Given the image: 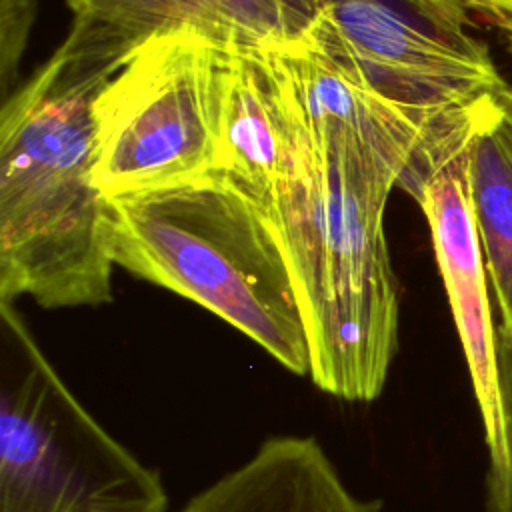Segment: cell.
<instances>
[{
	"label": "cell",
	"instance_id": "cell-1",
	"mask_svg": "<svg viewBox=\"0 0 512 512\" xmlns=\"http://www.w3.org/2000/svg\"><path fill=\"white\" fill-rule=\"evenodd\" d=\"M130 48L76 20L2 108L0 298L42 308L112 300V212L94 184L92 104Z\"/></svg>",
	"mask_w": 512,
	"mask_h": 512
},
{
	"label": "cell",
	"instance_id": "cell-2",
	"mask_svg": "<svg viewBox=\"0 0 512 512\" xmlns=\"http://www.w3.org/2000/svg\"><path fill=\"white\" fill-rule=\"evenodd\" d=\"M392 188L356 152L326 146L264 210L292 276L308 376L344 402H374L398 352V280L384 232Z\"/></svg>",
	"mask_w": 512,
	"mask_h": 512
},
{
	"label": "cell",
	"instance_id": "cell-3",
	"mask_svg": "<svg viewBox=\"0 0 512 512\" xmlns=\"http://www.w3.org/2000/svg\"><path fill=\"white\" fill-rule=\"evenodd\" d=\"M114 264L214 312L296 376L310 374L292 276L268 214L228 180L110 202Z\"/></svg>",
	"mask_w": 512,
	"mask_h": 512
},
{
	"label": "cell",
	"instance_id": "cell-4",
	"mask_svg": "<svg viewBox=\"0 0 512 512\" xmlns=\"http://www.w3.org/2000/svg\"><path fill=\"white\" fill-rule=\"evenodd\" d=\"M158 470L72 394L12 304H2L0 512H166Z\"/></svg>",
	"mask_w": 512,
	"mask_h": 512
},
{
	"label": "cell",
	"instance_id": "cell-5",
	"mask_svg": "<svg viewBox=\"0 0 512 512\" xmlns=\"http://www.w3.org/2000/svg\"><path fill=\"white\" fill-rule=\"evenodd\" d=\"M452 0H320L302 40L354 82L438 126H464L506 86Z\"/></svg>",
	"mask_w": 512,
	"mask_h": 512
},
{
	"label": "cell",
	"instance_id": "cell-6",
	"mask_svg": "<svg viewBox=\"0 0 512 512\" xmlns=\"http://www.w3.org/2000/svg\"><path fill=\"white\" fill-rule=\"evenodd\" d=\"M214 60L194 32L152 36L98 92L92 176L108 202L218 174Z\"/></svg>",
	"mask_w": 512,
	"mask_h": 512
},
{
	"label": "cell",
	"instance_id": "cell-7",
	"mask_svg": "<svg viewBox=\"0 0 512 512\" xmlns=\"http://www.w3.org/2000/svg\"><path fill=\"white\" fill-rule=\"evenodd\" d=\"M270 52L306 152L352 150L416 202L432 174L472 140L478 118L464 126L424 122L348 78L302 38Z\"/></svg>",
	"mask_w": 512,
	"mask_h": 512
},
{
	"label": "cell",
	"instance_id": "cell-8",
	"mask_svg": "<svg viewBox=\"0 0 512 512\" xmlns=\"http://www.w3.org/2000/svg\"><path fill=\"white\" fill-rule=\"evenodd\" d=\"M218 176L262 210L310 154L270 50H220L214 60Z\"/></svg>",
	"mask_w": 512,
	"mask_h": 512
},
{
	"label": "cell",
	"instance_id": "cell-9",
	"mask_svg": "<svg viewBox=\"0 0 512 512\" xmlns=\"http://www.w3.org/2000/svg\"><path fill=\"white\" fill-rule=\"evenodd\" d=\"M470 144L426 182L418 204L428 220L438 270L466 358L488 452L498 440L496 326L488 274L468 192Z\"/></svg>",
	"mask_w": 512,
	"mask_h": 512
},
{
	"label": "cell",
	"instance_id": "cell-10",
	"mask_svg": "<svg viewBox=\"0 0 512 512\" xmlns=\"http://www.w3.org/2000/svg\"><path fill=\"white\" fill-rule=\"evenodd\" d=\"M90 22L134 50L152 36L194 32L220 50H278L310 28L320 0H68Z\"/></svg>",
	"mask_w": 512,
	"mask_h": 512
},
{
	"label": "cell",
	"instance_id": "cell-11",
	"mask_svg": "<svg viewBox=\"0 0 512 512\" xmlns=\"http://www.w3.org/2000/svg\"><path fill=\"white\" fill-rule=\"evenodd\" d=\"M180 512H378L358 498L314 436H274L194 494Z\"/></svg>",
	"mask_w": 512,
	"mask_h": 512
},
{
	"label": "cell",
	"instance_id": "cell-12",
	"mask_svg": "<svg viewBox=\"0 0 512 512\" xmlns=\"http://www.w3.org/2000/svg\"><path fill=\"white\" fill-rule=\"evenodd\" d=\"M472 216L492 288L496 340L512 344V86L494 92L478 116L468 152Z\"/></svg>",
	"mask_w": 512,
	"mask_h": 512
},
{
	"label": "cell",
	"instance_id": "cell-13",
	"mask_svg": "<svg viewBox=\"0 0 512 512\" xmlns=\"http://www.w3.org/2000/svg\"><path fill=\"white\" fill-rule=\"evenodd\" d=\"M480 12L492 20L512 52V0H482Z\"/></svg>",
	"mask_w": 512,
	"mask_h": 512
},
{
	"label": "cell",
	"instance_id": "cell-14",
	"mask_svg": "<svg viewBox=\"0 0 512 512\" xmlns=\"http://www.w3.org/2000/svg\"><path fill=\"white\" fill-rule=\"evenodd\" d=\"M452 2H458L466 8H476V10H480V6H482V0H452Z\"/></svg>",
	"mask_w": 512,
	"mask_h": 512
}]
</instances>
